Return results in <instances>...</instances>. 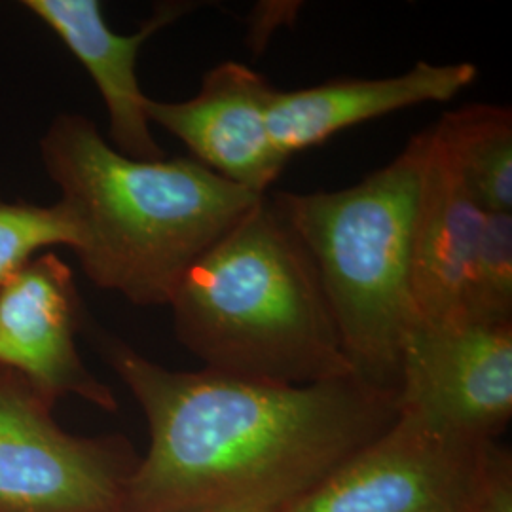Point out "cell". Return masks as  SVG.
Returning a JSON list of instances; mask_svg holds the SVG:
<instances>
[{
    "label": "cell",
    "instance_id": "obj_1",
    "mask_svg": "<svg viewBox=\"0 0 512 512\" xmlns=\"http://www.w3.org/2000/svg\"><path fill=\"white\" fill-rule=\"evenodd\" d=\"M103 359L148 423L122 512H289L399 416L359 376L291 385L169 370L99 332Z\"/></svg>",
    "mask_w": 512,
    "mask_h": 512
},
{
    "label": "cell",
    "instance_id": "obj_2",
    "mask_svg": "<svg viewBox=\"0 0 512 512\" xmlns=\"http://www.w3.org/2000/svg\"><path fill=\"white\" fill-rule=\"evenodd\" d=\"M40 152L82 228L84 274L137 306H169L196 260L264 198L192 158H128L82 114H57Z\"/></svg>",
    "mask_w": 512,
    "mask_h": 512
},
{
    "label": "cell",
    "instance_id": "obj_3",
    "mask_svg": "<svg viewBox=\"0 0 512 512\" xmlns=\"http://www.w3.org/2000/svg\"><path fill=\"white\" fill-rule=\"evenodd\" d=\"M169 306L205 368L291 385L355 374L310 255L268 196L196 260Z\"/></svg>",
    "mask_w": 512,
    "mask_h": 512
},
{
    "label": "cell",
    "instance_id": "obj_4",
    "mask_svg": "<svg viewBox=\"0 0 512 512\" xmlns=\"http://www.w3.org/2000/svg\"><path fill=\"white\" fill-rule=\"evenodd\" d=\"M423 147L420 131L344 190L268 196L310 255L355 374L389 391L399 389L404 344L418 325L410 245Z\"/></svg>",
    "mask_w": 512,
    "mask_h": 512
},
{
    "label": "cell",
    "instance_id": "obj_5",
    "mask_svg": "<svg viewBox=\"0 0 512 512\" xmlns=\"http://www.w3.org/2000/svg\"><path fill=\"white\" fill-rule=\"evenodd\" d=\"M54 404L0 368V512H122L139 463L131 444L67 433Z\"/></svg>",
    "mask_w": 512,
    "mask_h": 512
},
{
    "label": "cell",
    "instance_id": "obj_6",
    "mask_svg": "<svg viewBox=\"0 0 512 512\" xmlns=\"http://www.w3.org/2000/svg\"><path fill=\"white\" fill-rule=\"evenodd\" d=\"M397 403L440 433L495 442L512 418V321L418 323L404 344Z\"/></svg>",
    "mask_w": 512,
    "mask_h": 512
},
{
    "label": "cell",
    "instance_id": "obj_7",
    "mask_svg": "<svg viewBox=\"0 0 512 512\" xmlns=\"http://www.w3.org/2000/svg\"><path fill=\"white\" fill-rule=\"evenodd\" d=\"M492 442L401 414L289 512H471Z\"/></svg>",
    "mask_w": 512,
    "mask_h": 512
},
{
    "label": "cell",
    "instance_id": "obj_8",
    "mask_svg": "<svg viewBox=\"0 0 512 512\" xmlns=\"http://www.w3.org/2000/svg\"><path fill=\"white\" fill-rule=\"evenodd\" d=\"M84 319L73 270L55 253L33 258L0 287V368L16 372L54 403L76 395L114 412V393L76 349Z\"/></svg>",
    "mask_w": 512,
    "mask_h": 512
},
{
    "label": "cell",
    "instance_id": "obj_9",
    "mask_svg": "<svg viewBox=\"0 0 512 512\" xmlns=\"http://www.w3.org/2000/svg\"><path fill=\"white\" fill-rule=\"evenodd\" d=\"M277 88L264 74L224 61L202 80L194 97L181 103L147 101V118L190 150V158L228 183L266 196L287 158L275 148L268 110Z\"/></svg>",
    "mask_w": 512,
    "mask_h": 512
},
{
    "label": "cell",
    "instance_id": "obj_10",
    "mask_svg": "<svg viewBox=\"0 0 512 512\" xmlns=\"http://www.w3.org/2000/svg\"><path fill=\"white\" fill-rule=\"evenodd\" d=\"M423 133L410 291L418 323H450L469 319V289L486 211L459 181L433 128Z\"/></svg>",
    "mask_w": 512,
    "mask_h": 512
},
{
    "label": "cell",
    "instance_id": "obj_11",
    "mask_svg": "<svg viewBox=\"0 0 512 512\" xmlns=\"http://www.w3.org/2000/svg\"><path fill=\"white\" fill-rule=\"evenodd\" d=\"M23 6L54 31L92 76L109 114L112 148L133 160L165 158L148 122V97L137 78V61L148 38L184 16L192 4H160L131 35L110 29L97 0H25Z\"/></svg>",
    "mask_w": 512,
    "mask_h": 512
},
{
    "label": "cell",
    "instance_id": "obj_12",
    "mask_svg": "<svg viewBox=\"0 0 512 512\" xmlns=\"http://www.w3.org/2000/svg\"><path fill=\"white\" fill-rule=\"evenodd\" d=\"M473 63L433 65L420 61L387 78H340L294 92L275 90L268 128L283 158L319 147L344 129L423 103H444L471 88Z\"/></svg>",
    "mask_w": 512,
    "mask_h": 512
},
{
    "label": "cell",
    "instance_id": "obj_13",
    "mask_svg": "<svg viewBox=\"0 0 512 512\" xmlns=\"http://www.w3.org/2000/svg\"><path fill=\"white\" fill-rule=\"evenodd\" d=\"M431 128L471 198L486 213H512L511 109L465 105Z\"/></svg>",
    "mask_w": 512,
    "mask_h": 512
},
{
    "label": "cell",
    "instance_id": "obj_14",
    "mask_svg": "<svg viewBox=\"0 0 512 512\" xmlns=\"http://www.w3.org/2000/svg\"><path fill=\"white\" fill-rule=\"evenodd\" d=\"M54 245H67L73 251L82 245V228L65 203L59 200L44 207L0 202V287L21 272L40 249Z\"/></svg>",
    "mask_w": 512,
    "mask_h": 512
},
{
    "label": "cell",
    "instance_id": "obj_15",
    "mask_svg": "<svg viewBox=\"0 0 512 512\" xmlns=\"http://www.w3.org/2000/svg\"><path fill=\"white\" fill-rule=\"evenodd\" d=\"M467 315L490 323L512 321V213H486Z\"/></svg>",
    "mask_w": 512,
    "mask_h": 512
},
{
    "label": "cell",
    "instance_id": "obj_16",
    "mask_svg": "<svg viewBox=\"0 0 512 512\" xmlns=\"http://www.w3.org/2000/svg\"><path fill=\"white\" fill-rule=\"evenodd\" d=\"M471 512H512L511 452L497 442L486 452Z\"/></svg>",
    "mask_w": 512,
    "mask_h": 512
}]
</instances>
